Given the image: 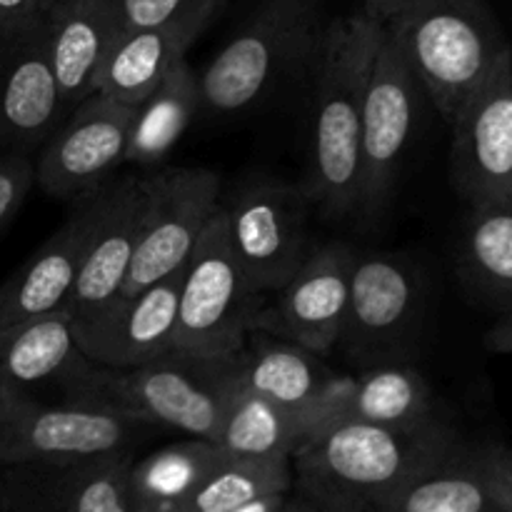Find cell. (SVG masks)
Instances as JSON below:
<instances>
[{
	"mask_svg": "<svg viewBox=\"0 0 512 512\" xmlns=\"http://www.w3.org/2000/svg\"><path fill=\"white\" fill-rule=\"evenodd\" d=\"M383 25L448 123L510 48L488 0H403Z\"/></svg>",
	"mask_w": 512,
	"mask_h": 512,
	"instance_id": "3",
	"label": "cell"
},
{
	"mask_svg": "<svg viewBox=\"0 0 512 512\" xmlns=\"http://www.w3.org/2000/svg\"><path fill=\"white\" fill-rule=\"evenodd\" d=\"M310 203L305 188L253 178L223 205L230 248L260 293L288 283L310 253Z\"/></svg>",
	"mask_w": 512,
	"mask_h": 512,
	"instance_id": "10",
	"label": "cell"
},
{
	"mask_svg": "<svg viewBox=\"0 0 512 512\" xmlns=\"http://www.w3.org/2000/svg\"><path fill=\"white\" fill-rule=\"evenodd\" d=\"M103 185L75 198L65 223L0 283V330L40 315L68 310L75 278L100 213Z\"/></svg>",
	"mask_w": 512,
	"mask_h": 512,
	"instance_id": "18",
	"label": "cell"
},
{
	"mask_svg": "<svg viewBox=\"0 0 512 512\" xmlns=\"http://www.w3.org/2000/svg\"><path fill=\"white\" fill-rule=\"evenodd\" d=\"M373 512H495L475 443L458 435L448 448L385 495Z\"/></svg>",
	"mask_w": 512,
	"mask_h": 512,
	"instance_id": "24",
	"label": "cell"
},
{
	"mask_svg": "<svg viewBox=\"0 0 512 512\" xmlns=\"http://www.w3.org/2000/svg\"><path fill=\"white\" fill-rule=\"evenodd\" d=\"M383 20L360 8L325 25L315 55L313 125L305 193L330 220L355 218L360 183V128L370 63Z\"/></svg>",
	"mask_w": 512,
	"mask_h": 512,
	"instance_id": "1",
	"label": "cell"
},
{
	"mask_svg": "<svg viewBox=\"0 0 512 512\" xmlns=\"http://www.w3.org/2000/svg\"><path fill=\"white\" fill-rule=\"evenodd\" d=\"M485 345H488V350H493V353L512 355V313L500 315V318L495 320L493 328L485 333Z\"/></svg>",
	"mask_w": 512,
	"mask_h": 512,
	"instance_id": "35",
	"label": "cell"
},
{
	"mask_svg": "<svg viewBox=\"0 0 512 512\" xmlns=\"http://www.w3.org/2000/svg\"><path fill=\"white\" fill-rule=\"evenodd\" d=\"M423 273L395 253H358L338 345L358 368L403 363L425 318Z\"/></svg>",
	"mask_w": 512,
	"mask_h": 512,
	"instance_id": "7",
	"label": "cell"
},
{
	"mask_svg": "<svg viewBox=\"0 0 512 512\" xmlns=\"http://www.w3.org/2000/svg\"><path fill=\"white\" fill-rule=\"evenodd\" d=\"M273 490H293V458L225 453L183 512H240L245 503Z\"/></svg>",
	"mask_w": 512,
	"mask_h": 512,
	"instance_id": "29",
	"label": "cell"
},
{
	"mask_svg": "<svg viewBox=\"0 0 512 512\" xmlns=\"http://www.w3.org/2000/svg\"><path fill=\"white\" fill-rule=\"evenodd\" d=\"M140 203H143L140 175L110 178L103 185L100 213L95 218L83 265L68 300L70 318L93 313L120 295L138 243Z\"/></svg>",
	"mask_w": 512,
	"mask_h": 512,
	"instance_id": "19",
	"label": "cell"
},
{
	"mask_svg": "<svg viewBox=\"0 0 512 512\" xmlns=\"http://www.w3.org/2000/svg\"><path fill=\"white\" fill-rule=\"evenodd\" d=\"M223 0H118L125 28H150L168 23L208 25Z\"/></svg>",
	"mask_w": 512,
	"mask_h": 512,
	"instance_id": "30",
	"label": "cell"
},
{
	"mask_svg": "<svg viewBox=\"0 0 512 512\" xmlns=\"http://www.w3.org/2000/svg\"><path fill=\"white\" fill-rule=\"evenodd\" d=\"M458 435L445 420L425 428L333 423L293 455V490L308 510L373 512Z\"/></svg>",
	"mask_w": 512,
	"mask_h": 512,
	"instance_id": "2",
	"label": "cell"
},
{
	"mask_svg": "<svg viewBox=\"0 0 512 512\" xmlns=\"http://www.w3.org/2000/svg\"><path fill=\"white\" fill-rule=\"evenodd\" d=\"M355 255L345 243L310 250L288 283L275 290V303L258 310L250 333L290 340L315 355L338 348Z\"/></svg>",
	"mask_w": 512,
	"mask_h": 512,
	"instance_id": "13",
	"label": "cell"
},
{
	"mask_svg": "<svg viewBox=\"0 0 512 512\" xmlns=\"http://www.w3.org/2000/svg\"><path fill=\"white\" fill-rule=\"evenodd\" d=\"M180 275L150 283L130 295H115L88 315L73 318L75 340L93 363L135 368L175 350Z\"/></svg>",
	"mask_w": 512,
	"mask_h": 512,
	"instance_id": "14",
	"label": "cell"
},
{
	"mask_svg": "<svg viewBox=\"0 0 512 512\" xmlns=\"http://www.w3.org/2000/svg\"><path fill=\"white\" fill-rule=\"evenodd\" d=\"M120 30L118 0H53L45 15V33L65 108L93 93Z\"/></svg>",
	"mask_w": 512,
	"mask_h": 512,
	"instance_id": "20",
	"label": "cell"
},
{
	"mask_svg": "<svg viewBox=\"0 0 512 512\" xmlns=\"http://www.w3.org/2000/svg\"><path fill=\"white\" fill-rule=\"evenodd\" d=\"M138 243L120 295L178 273L220 205V178L208 168H165L140 175Z\"/></svg>",
	"mask_w": 512,
	"mask_h": 512,
	"instance_id": "9",
	"label": "cell"
},
{
	"mask_svg": "<svg viewBox=\"0 0 512 512\" xmlns=\"http://www.w3.org/2000/svg\"><path fill=\"white\" fill-rule=\"evenodd\" d=\"M53 0H0V38L40 23Z\"/></svg>",
	"mask_w": 512,
	"mask_h": 512,
	"instance_id": "33",
	"label": "cell"
},
{
	"mask_svg": "<svg viewBox=\"0 0 512 512\" xmlns=\"http://www.w3.org/2000/svg\"><path fill=\"white\" fill-rule=\"evenodd\" d=\"M65 113L45 20L0 38V150L33 155Z\"/></svg>",
	"mask_w": 512,
	"mask_h": 512,
	"instance_id": "16",
	"label": "cell"
},
{
	"mask_svg": "<svg viewBox=\"0 0 512 512\" xmlns=\"http://www.w3.org/2000/svg\"><path fill=\"white\" fill-rule=\"evenodd\" d=\"M205 363V360H203ZM205 368L223 388V420L215 443L230 455H288L293 458L310 438V418L283 408L258 393L228 383Z\"/></svg>",
	"mask_w": 512,
	"mask_h": 512,
	"instance_id": "25",
	"label": "cell"
},
{
	"mask_svg": "<svg viewBox=\"0 0 512 512\" xmlns=\"http://www.w3.org/2000/svg\"><path fill=\"white\" fill-rule=\"evenodd\" d=\"M453 128V183L475 205H512V48L460 108Z\"/></svg>",
	"mask_w": 512,
	"mask_h": 512,
	"instance_id": "12",
	"label": "cell"
},
{
	"mask_svg": "<svg viewBox=\"0 0 512 512\" xmlns=\"http://www.w3.org/2000/svg\"><path fill=\"white\" fill-rule=\"evenodd\" d=\"M198 110V73L183 58L143 103L135 105L128 143H125V163L145 165V168L160 163L178 145Z\"/></svg>",
	"mask_w": 512,
	"mask_h": 512,
	"instance_id": "28",
	"label": "cell"
},
{
	"mask_svg": "<svg viewBox=\"0 0 512 512\" xmlns=\"http://www.w3.org/2000/svg\"><path fill=\"white\" fill-rule=\"evenodd\" d=\"M133 105L90 93L63 115L33 158L35 185L50 198L90 193L125 163Z\"/></svg>",
	"mask_w": 512,
	"mask_h": 512,
	"instance_id": "11",
	"label": "cell"
},
{
	"mask_svg": "<svg viewBox=\"0 0 512 512\" xmlns=\"http://www.w3.org/2000/svg\"><path fill=\"white\" fill-rule=\"evenodd\" d=\"M475 453L495 512H512V445L503 440H485L475 443Z\"/></svg>",
	"mask_w": 512,
	"mask_h": 512,
	"instance_id": "32",
	"label": "cell"
},
{
	"mask_svg": "<svg viewBox=\"0 0 512 512\" xmlns=\"http://www.w3.org/2000/svg\"><path fill=\"white\" fill-rule=\"evenodd\" d=\"M465 288L500 315L512 313V205L470 208L458 245Z\"/></svg>",
	"mask_w": 512,
	"mask_h": 512,
	"instance_id": "26",
	"label": "cell"
},
{
	"mask_svg": "<svg viewBox=\"0 0 512 512\" xmlns=\"http://www.w3.org/2000/svg\"><path fill=\"white\" fill-rule=\"evenodd\" d=\"M343 420L390 425V428H425L443 418L435 410L433 388L425 375L403 360V363L370 365L360 370L358 378H350L345 393L325 410L318 430Z\"/></svg>",
	"mask_w": 512,
	"mask_h": 512,
	"instance_id": "22",
	"label": "cell"
},
{
	"mask_svg": "<svg viewBox=\"0 0 512 512\" xmlns=\"http://www.w3.org/2000/svg\"><path fill=\"white\" fill-rule=\"evenodd\" d=\"M225 450L215 440L195 438L165 445L130 465L133 512H183L190 495L218 468Z\"/></svg>",
	"mask_w": 512,
	"mask_h": 512,
	"instance_id": "27",
	"label": "cell"
},
{
	"mask_svg": "<svg viewBox=\"0 0 512 512\" xmlns=\"http://www.w3.org/2000/svg\"><path fill=\"white\" fill-rule=\"evenodd\" d=\"M363 3H368V0H363Z\"/></svg>",
	"mask_w": 512,
	"mask_h": 512,
	"instance_id": "37",
	"label": "cell"
},
{
	"mask_svg": "<svg viewBox=\"0 0 512 512\" xmlns=\"http://www.w3.org/2000/svg\"><path fill=\"white\" fill-rule=\"evenodd\" d=\"M35 403H40V400L25 393V390H20L18 385L10 383L5 375H0V423L25 413V410L33 408Z\"/></svg>",
	"mask_w": 512,
	"mask_h": 512,
	"instance_id": "34",
	"label": "cell"
},
{
	"mask_svg": "<svg viewBox=\"0 0 512 512\" xmlns=\"http://www.w3.org/2000/svg\"><path fill=\"white\" fill-rule=\"evenodd\" d=\"M323 30L320 0H263L198 73L200 110L245 113L285 75L313 63Z\"/></svg>",
	"mask_w": 512,
	"mask_h": 512,
	"instance_id": "4",
	"label": "cell"
},
{
	"mask_svg": "<svg viewBox=\"0 0 512 512\" xmlns=\"http://www.w3.org/2000/svg\"><path fill=\"white\" fill-rule=\"evenodd\" d=\"M138 420L95 403H35L0 423V465L70 463L128 448Z\"/></svg>",
	"mask_w": 512,
	"mask_h": 512,
	"instance_id": "15",
	"label": "cell"
},
{
	"mask_svg": "<svg viewBox=\"0 0 512 512\" xmlns=\"http://www.w3.org/2000/svg\"><path fill=\"white\" fill-rule=\"evenodd\" d=\"M93 365L75 340L68 310L23 320L0 330V375L35 398V390L60 395Z\"/></svg>",
	"mask_w": 512,
	"mask_h": 512,
	"instance_id": "21",
	"label": "cell"
},
{
	"mask_svg": "<svg viewBox=\"0 0 512 512\" xmlns=\"http://www.w3.org/2000/svg\"><path fill=\"white\" fill-rule=\"evenodd\" d=\"M35 185L33 155L0 150V235L23 208Z\"/></svg>",
	"mask_w": 512,
	"mask_h": 512,
	"instance_id": "31",
	"label": "cell"
},
{
	"mask_svg": "<svg viewBox=\"0 0 512 512\" xmlns=\"http://www.w3.org/2000/svg\"><path fill=\"white\" fill-rule=\"evenodd\" d=\"M203 30L198 23H168L150 28L123 25L95 78L93 93L135 108L163 83L173 65L185 58Z\"/></svg>",
	"mask_w": 512,
	"mask_h": 512,
	"instance_id": "23",
	"label": "cell"
},
{
	"mask_svg": "<svg viewBox=\"0 0 512 512\" xmlns=\"http://www.w3.org/2000/svg\"><path fill=\"white\" fill-rule=\"evenodd\" d=\"M63 400L105 405L140 425H165L218 440L225 395L203 360L173 350L135 368L93 363L65 390Z\"/></svg>",
	"mask_w": 512,
	"mask_h": 512,
	"instance_id": "5",
	"label": "cell"
},
{
	"mask_svg": "<svg viewBox=\"0 0 512 512\" xmlns=\"http://www.w3.org/2000/svg\"><path fill=\"white\" fill-rule=\"evenodd\" d=\"M263 295L240 268L228 230L223 203L183 265L175 323V353L218 360L238 353L250 338Z\"/></svg>",
	"mask_w": 512,
	"mask_h": 512,
	"instance_id": "6",
	"label": "cell"
},
{
	"mask_svg": "<svg viewBox=\"0 0 512 512\" xmlns=\"http://www.w3.org/2000/svg\"><path fill=\"white\" fill-rule=\"evenodd\" d=\"M420 83L398 40L380 33L363 98L360 183L355 218L375 223L390 205L405 150L418 125Z\"/></svg>",
	"mask_w": 512,
	"mask_h": 512,
	"instance_id": "8",
	"label": "cell"
},
{
	"mask_svg": "<svg viewBox=\"0 0 512 512\" xmlns=\"http://www.w3.org/2000/svg\"><path fill=\"white\" fill-rule=\"evenodd\" d=\"M400 3H403V0H368V3H363V10H368L370 15L383 20L385 15H388L393 8H398Z\"/></svg>",
	"mask_w": 512,
	"mask_h": 512,
	"instance_id": "36",
	"label": "cell"
},
{
	"mask_svg": "<svg viewBox=\"0 0 512 512\" xmlns=\"http://www.w3.org/2000/svg\"><path fill=\"white\" fill-rule=\"evenodd\" d=\"M258 335V333H250ZM263 335L255 345L248 343L228 358L205 360L228 383L258 393L283 408L295 410L310 418V435H315L325 410L345 393L350 378L335 375L320 363V355L310 353L303 345L290 340ZM200 360V358H198ZM308 443V440H305Z\"/></svg>",
	"mask_w": 512,
	"mask_h": 512,
	"instance_id": "17",
	"label": "cell"
}]
</instances>
